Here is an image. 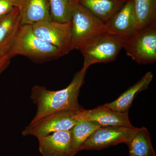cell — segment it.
Listing matches in <instances>:
<instances>
[{
    "label": "cell",
    "instance_id": "6da1fadb",
    "mask_svg": "<svg viewBox=\"0 0 156 156\" xmlns=\"http://www.w3.org/2000/svg\"><path fill=\"white\" fill-rule=\"evenodd\" d=\"M87 69L83 66L76 73L69 85L61 90H51L40 85L33 87L30 98L36 105L37 110L32 120L55 112L82 108L78 102V97Z\"/></svg>",
    "mask_w": 156,
    "mask_h": 156
},
{
    "label": "cell",
    "instance_id": "7a4b0ae2",
    "mask_svg": "<svg viewBox=\"0 0 156 156\" xmlns=\"http://www.w3.org/2000/svg\"><path fill=\"white\" fill-rule=\"evenodd\" d=\"M23 56L35 62H44L64 56L58 48L36 36L31 25H22L9 51L10 58Z\"/></svg>",
    "mask_w": 156,
    "mask_h": 156
},
{
    "label": "cell",
    "instance_id": "3957f363",
    "mask_svg": "<svg viewBox=\"0 0 156 156\" xmlns=\"http://www.w3.org/2000/svg\"><path fill=\"white\" fill-rule=\"evenodd\" d=\"M71 2L73 48L81 50L105 32V23L77 0H71Z\"/></svg>",
    "mask_w": 156,
    "mask_h": 156
},
{
    "label": "cell",
    "instance_id": "277c9868",
    "mask_svg": "<svg viewBox=\"0 0 156 156\" xmlns=\"http://www.w3.org/2000/svg\"><path fill=\"white\" fill-rule=\"evenodd\" d=\"M83 109L55 112L32 120L21 134L23 136H33L38 138L57 131H70L83 120Z\"/></svg>",
    "mask_w": 156,
    "mask_h": 156
},
{
    "label": "cell",
    "instance_id": "5b68a950",
    "mask_svg": "<svg viewBox=\"0 0 156 156\" xmlns=\"http://www.w3.org/2000/svg\"><path fill=\"white\" fill-rule=\"evenodd\" d=\"M126 54L139 64L156 61V22L136 30L124 39Z\"/></svg>",
    "mask_w": 156,
    "mask_h": 156
},
{
    "label": "cell",
    "instance_id": "8992f818",
    "mask_svg": "<svg viewBox=\"0 0 156 156\" xmlns=\"http://www.w3.org/2000/svg\"><path fill=\"white\" fill-rule=\"evenodd\" d=\"M124 39L105 32L81 51L84 58L83 67L88 69L92 65L115 61L123 48Z\"/></svg>",
    "mask_w": 156,
    "mask_h": 156
},
{
    "label": "cell",
    "instance_id": "52a82bcc",
    "mask_svg": "<svg viewBox=\"0 0 156 156\" xmlns=\"http://www.w3.org/2000/svg\"><path fill=\"white\" fill-rule=\"evenodd\" d=\"M31 27L36 36L58 48L64 56L73 50L71 21L61 23L51 20L37 23Z\"/></svg>",
    "mask_w": 156,
    "mask_h": 156
},
{
    "label": "cell",
    "instance_id": "ba28073f",
    "mask_svg": "<svg viewBox=\"0 0 156 156\" xmlns=\"http://www.w3.org/2000/svg\"><path fill=\"white\" fill-rule=\"evenodd\" d=\"M136 128L134 126H101L83 143L80 151L100 150L120 143L126 144Z\"/></svg>",
    "mask_w": 156,
    "mask_h": 156
},
{
    "label": "cell",
    "instance_id": "9c48e42d",
    "mask_svg": "<svg viewBox=\"0 0 156 156\" xmlns=\"http://www.w3.org/2000/svg\"><path fill=\"white\" fill-rule=\"evenodd\" d=\"M105 32L126 38L136 30L132 0H128L119 11L105 23Z\"/></svg>",
    "mask_w": 156,
    "mask_h": 156
},
{
    "label": "cell",
    "instance_id": "30bf717a",
    "mask_svg": "<svg viewBox=\"0 0 156 156\" xmlns=\"http://www.w3.org/2000/svg\"><path fill=\"white\" fill-rule=\"evenodd\" d=\"M37 139L42 156H73L70 130L54 132Z\"/></svg>",
    "mask_w": 156,
    "mask_h": 156
},
{
    "label": "cell",
    "instance_id": "8fae6325",
    "mask_svg": "<svg viewBox=\"0 0 156 156\" xmlns=\"http://www.w3.org/2000/svg\"><path fill=\"white\" fill-rule=\"evenodd\" d=\"M83 119L93 121L101 126L133 127L128 116V112H121L101 105L92 110H82Z\"/></svg>",
    "mask_w": 156,
    "mask_h": 156
},
{
    "label": "cell",
    "instance_id": "7c38bea8",
    "mask_svg": "<svg viewBox=\"0 0 156 156\" xmlns=\"http://www.w3.org/2000/svg\"><path fill=\"white\" fill-rule=\"evenodd\" d=\"M21 25L19 8L0 17V54L8 56Z\"/></svg>",
    "mask_w": 156,
    "mask_h": 156
},
{
    "label": "cell",
    "instance_id": "4fadbf2b",
    "mask_svg": "<svg viewBox=\"0 0 156 156\" xmlns=\"http://www.w3.org/2000/svg\"><path fill=\"white\" fill-rule=\"evenodd\" d=\"M22 25L51 20L49 0H21L18 7Z\"/></svg>",
    "mask_w": 156,
    "mask_h": 156
},
{
    "label": "cell",
    "instance_id": "5bb4252c",
    "mask_svg": "<svg viewBox=\"0 0 156 156\" xmlns=\"http://www.w3.org/2000/svg\"><path fill=\"white\" fill-rule=\"evenodd\" d=\"M153 77L151 72L147 73L134 86L126 90L115 100L105 104V106L117 111H128L136 95L147 89Z\"/></svg>",
    "mask_w": 156,
    "mask_h": 156
},
{
    "label": "cell",
    "instance_id": "9a60e30c",
    "mask_svg": "<svg viewBox=\"0 0 156 156\" xmlns=\"http://www.w3.org/2000/svg\"><path fill=\"white\" fill-rule=\"evenodd\" d=\"M98 19L106 22L124 6L128 0H77Z\"/></svg>",
    "mask_w": 156,
    "mask_h": 156
},
{
    "label": "cell",
    "instance_id": "2e32d148",
    "mask_svg": "<svg viewBox=\"0 0 156 156\" xmlns=\"http://www.w3.org/2000/svg\"><path fill=\"white\" fill-rule=\"evenodd\" d=\"M126 144L129 147V156H156L150 134L145 127L136 128Z\"/></svg>",
    "mask_w": 156,
    "mask_h": 156
},
{
    "label": "cell",
    "instance_id": "e0dca14e",
    "mask_svg": "<svg viewBox=\"0 0 156 156\" xmlns=\"http://www.w3.org/2000/svg\"><path fill=\"white\" fill-rule=\"evenodd\" d=\"M136 30L156 22V0H132Z\"/></svg>",
    "mask_w": 156,
    "mask_h": 156
},
{
    "label": "cell",
    "instance_id": "ac0fdd59",
    "mask_svg": "<svg viewBox=\"0 0 156 156\" xmlns=\"http://www.w3.org/2000/svg\"><path fill=\"white\" fill-rule=\"evenodd\" d=\"M93 121L83 120L74 126L71 130L72 148L73 156L80 151L82 145L87 138L98 128L101 127Z\"/></svg>",
    "mask_w": 156,
    "mask_h": 156
},
{
    "label": "cell",
    "instance_id": "d6986e66",
    "mask_svg": "<svg viewBox=\"0 0 156 156\" xmlns=\"http://www.w3.org/2000/svg\"><path fill=\"white\" fill-rule=\"evenodd\" d=\"M51 19L61 23L71 21L73 8L71 0H49Z\"/></svg>",
    "mask_w": 156,
    "mask_h": 156
},
{
    "label": "cell",
    "instance_id": "ffe728a7",
    "mask_svg": "<svg viewBox=\"0 0 156 156\" xmlns=\"http://www.w3.org/2000/svg\"><path fill=\"white\" fill-rule=\"evenodd\" d=\"M21 0H0V17L18 8Z\"/></svg>",
    "mask_w": 156,
    "mask_h": 156
},
{
    "label": "cell",
    "instance_id": "44dd1931",
    "mask_svg": "<svg viewBox=\"0 0 156 156\" xmlns=\"http://www.w3.org/2000/svg\"><path fill=\"white\" fill-rule=\"evenodd\" d=\"M11 59L8 56L0 54V75L9 67Z\"/></svg>",
    "mask_w": 156,
    "mask_h": 156
}]
</instances>
